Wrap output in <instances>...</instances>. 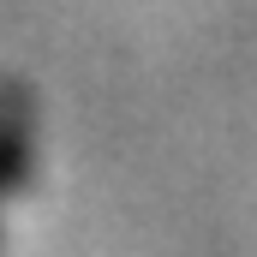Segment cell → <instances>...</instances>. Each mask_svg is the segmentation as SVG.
Returning <instances> with one entry per match:
<instances>
[{
    "label": "cell",
    "mask_w": 257,
    "mask_h": 257,
    "mask_svg": "<svg viewBox=\"0 0 257 257\" xmlns=\"http://www.w3.org/2000/svg\"><path fill=\"white\" fill-rule=\"evenodd\" d=\"M42 108H36V90L18 78V72H0V203L18 197L36 174V156H42Z\"/></svg>",
    "instance_id": "cell-1"
}]
</instances>
